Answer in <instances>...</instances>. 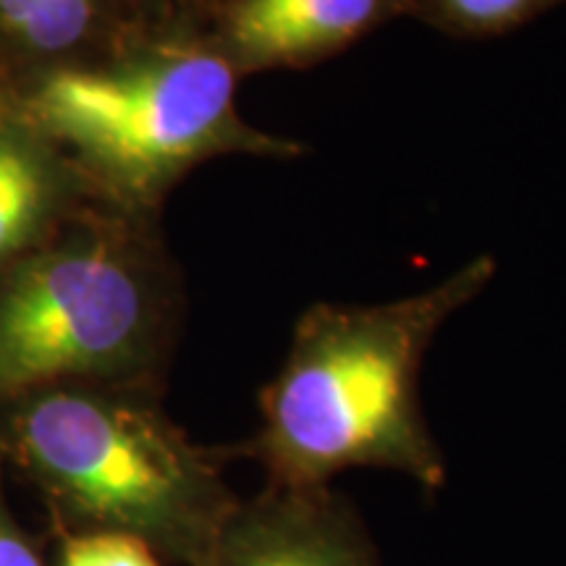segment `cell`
Instances as JSON below:
<instances>
[{
  "mask_svg": "<svg viewBox=\"0 0 566 566\" xmlns=\"http://www.w3.org/2000/svg\"><path fill=\"white\" fill-rule=\"evenodd\" d=\"M493 275V254H480L412 296L304 310L286 359L260 391V430L239 454L263 464L265 485L279 488L331 485L354 467L443 488L446 459L422 412V363L446 321Z\"/></svg>",
  "mask_w": 566,
  "mask_h": 566,
  "instance_id": "cell-1",
  "label": "cell"
},
{
  "mask_svg": "<svg viewBox=\"0 0 566 566\" xmlns=\"http://www.w3.org/2000/svg\"><path fill=\"white\" fill-rule=\"evenodd\" d=\"M239 80L202 24L155 21L108 61L55 71L27 111L38 129L76 150L122 205L145 210L212 155L302 158V142L242 122Z\"/></svg>",
  "mask_w": 566,
  "mask_h": 566,
  "instance_id": "cell-2",
  "label": "cell"
},
{
  "mask_svg": "<svg viewBox=\"0 0 566 566\" xmlns=\"http://www.w3.org/2000/svg\"><path fill=\"white\" fill-rule=\"evenodd\" d=\"M11 449L63 516L208 566L242 501L223 451L189 441L132 386L59 388L11 420Z\"/></svg>",
  "mask_w": 566,
  "mask_h": 566,
  "instance_id": "cell-3",
  "label": "cell"
},
{
  "mask_svg": "<svg viewBox=\"0 0 566 566\" xmlns=\"http://www.w3.org/2000/svg\"><path fill=\"white\" fill-rule=\"evenodd\" d=\"M163 300L132 237L87 233L0 289V396L61 380L132 386L160 349Z\"/></svg>",
  "mask_w": 566,
  "mask_h": 566,
  "instance_id": "cell-4",
  "label": "cell"
},
{
  "mask_svg": "<svg viewBox=\"0 0 566 566\" xmlns=\"http://www.w3.org/2000/svg\"><path fill=\"white\" fill-rule=\"evenodd\" d=\"M409 17V0H210L202 30L239 74L313 69Z\"/></svg>",
  "mask_w": 566,
  "mask_h": 566,
  "instance_id": "cell-5",
  "label": "cell"
},
{
  "mask_svg": "<svg viewBox=\"0 0 566 566\" xmlns=\"http://www.w3.org/2000/svg\"><path fill=\"white\" fill-rule=\"evenodd\" d=\"M208 566H378V554L357 509L331 485H265L233 512Z\"/></svg>",
  "mask_w": 566,
  "mask_h": 566,
  "instance_id": "cell-6",
  "label": "cell"
},
{
  "mask_svg": "<svg viewBox=\"0 0 566 566\" xmlns=\"http://www.w3.org/2000/svg\"><path fill=\"white\" fill-rule=\"evenodd\" d=\"M155 24L147 0H0V32L40 55L74 53L95 40L124 45Z\"/></svg>",
  "mask_w": 566,
  "mask_h": 566,
  "instance_id": "cell-7",
  "label": "cell"
},
{
  "mask_svg": "<svg viewBox=\"0 0 566 566\" xmlns=\"http://www.w3.org/2000/svg\"><path fill=\"white\" fill-rule=\"evenodd\" d=\"M558 6L564 0H409V17L449 38L491 40L533 24Z\"/></svg>",
  "mask_w": 566,
  "mask_h": 566,
  "instance_id": "cell-8",
  "label": "cell"
},
{
  "mask_svg": "<svg viewBox=\"0 0 566 566\" xmlns=\"http://www.w3.org/2000/svg\"><path fill=\"white\" fill-rule=\"evenodd\" d=\"M51 192L38 155L11 137H0V260L17 250L38 223Z\"/></svg>",
  "mask_w": 566,
  "mask_h": 566,
  "instance_id": "cell-9",
  "label": "cell"
},
{
  "mask_svg": "<svg viewBox=\"0 0 566 566\" xmlns=\"http://www.w3.org/2000/svg\"><path fill=\"white\" fill-rule=\"evenodd\" d=\"M61 566H160L155 551L139 537L108 530H84L69 535Z\"/></svg>",
  "mask_w": 566,
  "mask_h": 566,
  "instance_id": "cell-10",
  "label": "cell"
},
{
  "mask_svg": "<svg viewBox=\"0 0 566 566\" xmlns=\"http://www.w3.org/2000/svg\"><path fill=\"white\" fill-rule=\"evenodd\" d=\"M0 566H45L32 541L21 533L0 491Z\"/></svg>",
  "mask_w": 566,
  "mask_h": 566,
  "instance_id": "cell-11",
  "label": "cell"
},
{
  "mask_svg": "<svg viewBox=\"0 0 566 566\" xmlns=\"http://www.w3.org/2000/svg\"><path fill=\"white\" fill-rule=\"evenodd\" d=\"M155 21H195L202 24L210 0H147Z\"/></svg>",
  "mask_w": 566,
  "mask_h": 566,
  "instance_id": "cell-12",
  "label": "cell"
}]
</instances>
